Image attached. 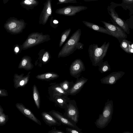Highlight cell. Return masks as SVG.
Returning a JSON list of instances; mask_svg holds the SVG:
<instances>
[{
  "label": "cell",
  "instance_id": "1",
  "mask_svg": "<svg viewBox=\"0 0 133 133\" xmlns=\"http://www.w3.org/2000/svg\"><path fill=\"white\" fill-rule=\"evenodd\" d=\"M81 35L80 29H78L73 34L59 52L58 58L66 57L72 54L77 49H82L84 44L79 42Z\"/></svg>",
  "mask_w": 133,
  "mask_h": 133
},
{
  "label": "cell",
  "instance_id": "2",
  "mask_svg": "<svg viewBox=\"0 0 133 133\" xmlns=\"http://www.w3.org/2000/svg\"><path fill=\"white\" fill-rule=\"evenodd\" d=\"M110 45V43L105 42L99 47L98 44H93L89 45L88 52L93 66H99L103 62V59L106 56Z\"/></svg>",
  "mask_w": 133,
  "mask_h": 133
},
{
  "label": "cell",
  "instance_id": "3",
  "mask_svg": "<svg viewBox=\"0 0 133 133\" xmlns=\"http://www.w3.org/2000/svg\"><path fill=\"white\" fill-rule=\"evenodd\" d=\"M113 109V101L108 99L105 103L102 114L99 115L98 118L94 123L97 128L103 129L108 125L112 118Z\"/></svg>",
  "mask_w": 133,
  "mask_h": 133
},
{
  "label": "cell",
  "instance_id": "4",
  "mask_svg": "<svg viewBox=\"0 0 133 133\" xmlns=\"http://www.w3.org/2000/svg\"><path fill=\"white\" fill-rule=\"evenodd\" d=\"M51 39L48 34H43L42 32H34L30 34L23 43L21 45V50H25Z\"/></svg>",
  "mask_w": 133,
  "mask_h": 133
},
{
  "label": "cell",
  "instance_id": "5",
  "mask_svg": "<svg viewBox=\"0 0 133 133\" xmlns=\"http://www.w3.org/2000/svg\"><path fill=\"white\" fill-rule=\"evenodd\" d=\"M26 23L23 19H18L11 17L6 21L4 27L6 31L12 34H18L22 32L25 28Z\"/></svg>",
  "mask_w": 133,
  "mask_h": 133
},
{
  "label": "cell",
  "instance_id": "6",
  "mask_svg": "<svg viewBox=\"0 0 133 133\" xmlns=\"http://www.w3.org/2000/svg\"><path fill=\"white\" fill-rule=\"evenodd\" d=\"M65 110L63 115L77 123L78 121L79 111L75 100L70 99Z\"/></svg>",
  "mask_w": 133,
  "mask_h": 133
},
{
  "label": "cell",
  "instance_id": "7",
  "mask_svg": "<svg viewBox=\"0 0 133 133\" xmlns=\"http://www.w3.org/2000/svg\"><path fill=\"white\" fill-rule=\"evenodd\" d=\"M105 28L111 33V36L118 39L120 43L122 40L127 37V34L120 27L105 21H101Z\"/></svg>",
  "mask_w": 133,
  "mask_h": 133
},
{
  "label": "cell",
  "instance_id": "8",
  "mask_svg": "<svg viewBox=\"0 0 133 133\" xmlns=\"http://www.w3.org/2000/svg\"><path fill=\"white\" fill-rule=\"evenodd\" d=\"M87 9L86 6H83L69 5L56 9V13L66 16H72L81 11Z\"/></svg>",
  "mask_w": 133,
  "mask_h": 133
},
{
  "label": "cell",
  "instance_id": "9",
  "mask_svg": "<svg viewBox=\"0 0 133 133\" xmlns=\"http://www.w3.org/2000/svg\"><path fill=\"white\" fill-rule=\"evenodd\" d=\"M85 70L84 63L80 59L75 60L71 64L69 68L70 74L72 77L79 78L81 73Z\"/></svg>",
  "mask_w": 133,
  "mask_h": 133
},
{
  "label": "cell",
  "instance_id": "10",
  "mask_svg": "<svg viewBox=\"0 0 133 133\" xmlns=\"http://www.w3.org/2000/svg\"><path fill=\"white\" fill-rule=\"evenodd\" d=\"M49 112L59 122L63 125L68 126L71 128L77 129L81 131L82 129L79 128L76 125V123L68 118L58 111L54 110L50 111Z\"/></svg>",
  "mask_w": 133,
  "mask_h": 133
},
{
  "label": "cell",
  "instance_id": "11",
  "mask_svg": "<svg viewBox=\"0 0 133 133\" xmlns=\"http://www.w3.org/2000/svg\"><path fill=\"white\" fill-rule=\"evenodd\" d=\"M52 0H46L44 3V7L39 16V23L43 25L47 23L50 16H52Z\"/></svg>",
  "mask_w": 133,
  "mask_h": 133
},
{
  "label": "cell",
  "instance_id": "12",
  "mask_svg": "<svg viewBox=\"0 0 133 133\" xmlns=\"http://www.w3.org/2000/svg\"><path fill=\"white\" fill-rule=\"evenodd\" d=\"M48 93L50 100L54 102L55 98L57 96H69L68 92L64 91L59 83H52L48 88Z\"/></svg>",
  "mask_w": 133,
  "mask_h": 133
},
{
  "label": "cell",
  "instance_id": "13",
  "mask_svg": "<svg viewBox=\"0 0 133 133\" xmlns=\"http://www.w3.org/2000/svg\"><path fill=\"white\" fill-rule=\"evenodd\" d=\"M122 71L113 72L100 79L101 83L112 85L115 84L125 74Z\"/></svg>",
  "mask_w": 133,
  "mask_h": 133
},
{
  "label": "cell",
  "instance_id": "14",
  "mask_svg": "<svg viewBox=\"0 0 133 133\" xmlns=\"http://www.w3.org/2000/svg\"><path fill=\"white\" fill-rule=\"evenodd\" d=\"M88 79L83 76L77 78L71 89L68 92L69 95L75 96L80 92Z\"/></svg>",
  "mask_w": 133,
  "mask_h": 133
},
{
  "label": "cell",
  "instance_id": "15",
  "mask_svg": "<svg viewBox=\"0 0 133 133\" xmlns=\"http://www.w3.org/2000/svg\"><path fill=\"white\" fill-rule=\"evenodd\" d=\"M16 107L18 110L26 117L40 125H41V121L36 117L32 112L28 108H26L22 103H17Z\"/></svg>",
  "mask_w": 133,
  "mask_h": 133
},
{
  "label": "cell",
  "instance_id": "16",
  "mask_svg": "<svg viewBox=\"0 0 133 133\" xmlns=\"http://www.w3.org/2000/svg\"><path fill=\"white\" fill-rule=\"evenodd\" d=\"M31 72H29L27 74L24 76V74L20 75L15 74L14 76V86L15 88L24 87L28 83Z\"/></svg>",
  "mask_w": 133,
  "mask_h": 133
},
{
  "label": "cell",
  "instance_id": "17",
  "mask_svg": "<svg viewBox=\"0 0 133 133\" xmlns=\"http://www.w3.org/2000/svg\"><path fill=\"white\" fill-rule=\"evenodd\" d=\"M110 15L113 20L128 34H130V29L127 23L124 20L121 19L112 9L110 10Z\"/></svg>",
  "mask_w": 133,
  "mask_h": 133
},
{
  "label": "cell",
  "instance_id": "18",
  "mask_svg": "<svg viewBox=\"0 0 133 133\" xmlns=\"http://www.w3.org/2000/svg\"><path fill=\"white\" fill-rule=\"evenodd\" d=\"M38 56L35 64L36 66L38 65L40 67L48 63L51 58V56L49 52L44 49L40 50L38 54Z\"/></svg>",
  "mask_w": 133,
  "mask_h": 133
},
{
  "label": "cell",
  "instance_id": "19",
  "mask_svg": "<svg viewBox=\"0 0 133 133\" xmlns=\"http://www.w3.org/2000/svg\"><path fill=\"white\" fill-rule=\"evenodd\" d=\"M41 115L42 119L46 125L49 126H59L61 125V123L59 122L49 112L44 111L41 113Z\"/></svg>",
  "mask_w": 133,
  "mask_h": 133
},
{
  "label": "cell",
  "instance_id": "20",
  "mask_svg": "<svg viewBox=\"0 0 133 133\" xmlns=\"http://www.w3.org/2000/svg\"><path fill=\"white\" fill-rule=\"evenodd\" d=\"M31 57L28 56L23 57L18 65L19 69H23L26 70H31L34 65L31 63Z\"/></svg>",
  "mask_w": 133,
  "mask_h": 133
},
{
  "label": "cell",
  "instance_id": "21",
  "mask_svg": "<svg viewBox=\"0 0 133 133\" xmlns=\"http://www.w3.org/2000/svg\"><path fill=\"white\" fill-rule=\"evenodd\" d=\"M70 100L68 96H57L55 97L54 102L59 107L65 109Z\"/></svg>",
  "mask_w": 133,
  "mask_h": 133
},
{
  "label": "cell",
  "instance_id": "22",
  "mask_svg": "<svg viewBox=\"0 0 133 133\" xmlns=\"http://www.w3.org/2000/svg\"><path fill=\"white\" fill-rule=\"evenodd\" d=\"M82 22L86 26L94 30L111 36L110 32L105 28L89 22L83 21Z\"/></svg>",
  "mask_w": 133,
  "mask_h": 133
},
{
  "label": "cell",
  "instance_id": "23",
  "mask_svg": "<svg viewBox=\"0 0 133 133\" xmlns=\"http://www.w3.org/2000/svg\"><path fill=\"white\" fill-rule=\"evenodd\" d=\"M59 76V75L56 73L49 72L38 75L36 78L39 80L48 81L56 79Z\"/></svg>",
  "mask_w": 133,
  "mask_h": 133
},
{
  "label": "cell",
  "instance_id": "24",
  "mask_svg": "<svg viewBox=\"0 0 133 133\" xmlns=\"http://www.w3.org/2000/svg\"><path fill=\"white\" fill-rule=\"evenodd\" d=\"M39 3L37 0H22L20 4L22 8L29 10L34 9L38 5Z\"/></svg>",
  "mask_w": 133,
  "mask_h": 133
},
{
  "label": "cell",
  "instance_id": "25",
  "mask_svg": "<svg viewBox=\"0 0 133 133\" xmlns=\"http://www.w3.org/2000/svg\"><path fill=\"white\" fill-rule=\"evenodd\" d=\"M33 99L37 109H39L40 107V97L39 91L37 86L34 84L32 87Z\"/></svg>",
  "mask_w": 133,
  "mask_h": 133
},
{
  "label": "cell",
  "instance_id": "26",
  "mask_svg": "<svg viewBox=\"0 0 133 133\" xmlns=\"http://www.w3.org/2000/svg\"><path fill=\"white\" fill-rule=\"evenodd\" d=\"M98 66V70L102 74L111 70L110 65L107 61L103 62Z\"/></svg>",
  "mask_w": 133,
  "mask_h": 133
},
{
  "label": "cell",
  "instance_id": "27",
  "mask_svg": "<svg viewBox=\"0 0 133 133\" xmlns=\"http://www.w3.org/2000/svg\"><path fill=\"white\" fill-rule=\"evenodd\" d=\"M74 83L73 81L70 82L67 80H65L59 83L62 89L65 91L68 92L71 89Z\"/></svg>",
  "mask_w": 133,
  "mask_h": 133
},
{
  "label": "cell",
  "instance_id": "28",
  "mask_svg": "<svg viewBox=\"0 0 133 133\" xmlns=\"http://www.w3.org/2000/svg\"><path fill=\"white\" fill-rule=\"evenodd\" d=\"M8 119V116L4 113L3 108L0 105V126L5 125Z\"/></svg>",
  "mask_w": 133,
  "mask_h": 133
},
{
  "label": "cell",
  "instance_id": "29",
  "mask_svg": "<svg viewBox=\"0 0 133 133\" xmlns=\"http://www.w3.org/2000/svg\"><path fill=\"white\" fill-rule=\"evenodd\" d=\"M71 29L70 28L65 30L61 34L59 42V46L61 47L68 37L71 32Z\"/></svg>",
  "mask_w": 133,
  "mask_h": 133
},
{
  "label": "cell",
  "instance_id": "30",
  "mask_svg": "<svg viewBox=\"0 0 133 133\" xmlns=\"http://www.w3.org/2000/svg\"><path fill=\"white\" fill-rule=\"evenodd\" d=\"M129 41L126 39L123 40L120 43V47L124 51L128 53Z\"/></svg>",
  "mask_w": 133,
  "mask_h": 133
},
{
  "label": "cell",
  "instance_id": "31",
  "mask_svg": "<svg viewBox=\"0 0 133 133\" xmlns=\"http://www.w3.org/2000/svg\"><path fill=\"white\" fill-rule=\"evenodd\" d=\"M50 26L52 28H56L59 24L58 21L53 17H51L50 21Z\"/></svg>",
  "mask_w": 133,
  "mask_h": 133
},
{
  "label": "cell",
  "instance_id": "32",
  "mask_svg": "<svg viewBox=\"0 0 133 133\" xmlns=\"http://www.w3.org/2000/svg\"><path fill=\"white\" fill-rule=\"evenodd\" d=\"M66 130L67 132L69 133H83L79 130L75 128L67 127Z\"/></svg>",
  "mask_w": 133,
  "mask_h": 133
},
{
  "label": "cell",
  "instance_id": "33",
  "mask_svg": "<svg viewBox=\"0 0 133 133\" xmlns=\"http://www.w3.org/2000/svg\"><path fill=\"white\" fill-rule=\"evenodd\" d=\"M77 0H58L57 4L68 3H76Z\"/></svg>",
  "mask_w": 133,
  "mask_h": 133
},
{
  "label": "cell",
  "instance_id": "34",
  "mask_svg": "<svg viewBox=\"0 0 133 133\" xmlns=\"http://www.w3.org/2000/svg\"><path fill=\"white\" fill-rule=\"evenodd\" d=\"M128 54H133V43L130 41L128 42Z\"/></svg>",
  "mask_w": 133,
  "mask_h": 133
},
{
  "label": "cell",
  "instance_id": "35",
  "mask_svg": "<svg viewBox=\"0 0 133 133\" xmlns=\"http://www.w3.org/2000/svg\"><path fill=\"white\" fill-rule=\"evenodd\" d=\"M48 133H65V132L56 129V128L54 127V128L52 127V129L49 131Z\"/></svg>",
  "mask_w": 133,
  "mask_h": 133
},
{
  "label": "cell",
  "instance_id": "36",
  "mask_svg": "<svg viewBox=\"0 0 133 133\" xmlns=\"http://www.w3.org/2000/svg\"><path fill=\"white\" fill-rule=\"evenodd\" d=\"M8 93L6 90L0 89V97H6L8 96Z\"/></svg>",
  "mask_w": 133,
  "mask_h": 133
},
{
  "label": "cell",
  "instance_id": "37",
  "mask_svg": "<svg viewBox=\"0 0 133 133\" xmlns=\"http://www.w3.org/2000/svg\"><path fill=\"white\" fill-rule=\"evenodd\" d=\"M20 50L19 47L18 45H16L14 49V51L15 53L16 54H17L18 53Z\"/></svg>",
  "mask_w": 133,
  "mask_h": 133
},
{
  "label": "cell",
  "instance_id": "38",
  "mask_svg": "<svg viewBox=\"0 0 133 133\" xmlns=\"http://www.w3.org/2000/svg\"><path fill=\"white\" fill-rule=\"evenodd\" d=\"M125 2L128 3H132L133 2V0H123Z\"/></svg>",
  "mask_w": 133,
  "mask_h": 133
},
{
  "label": "cell",
  "instance_id": "39",
  "mask_svg": "<svg viewBox=\"0 0 133 133\" xmlns=\"http://www.w3.org/2000/svg\"><path fill=\"white\" fill-rule=\"evenodd\" d=\"M9 0H3V3L4 4H6L8 2Z\"/></svg>",
  "mask_w": 133,
  "mask_h": 133
},
{
  "label": "cell",
  "instance_id": "40",
  "mask_svg": "<svg viewBox=\"0 0 133 133\" xmlns=\"http://www.w3.org/2000/svg\"><path fill=\"white\" fill-rule=\"evenodd\" d=\"M84 1L86 2H90L92 1H96L99 0H84Z\"/></svg>",
  "mask_w": 133,
  "mask_h": 133
},
{
  "label": "cell",
  "instance_id": "41",
  "mask_svg": "<svg viewBox=\"0 0 133 133\" xmlns=\"http://www.w3.org/2000/svg\"><path fill=\"white\" fill-rule=\"evenodd\" d=\"M131 133V132H129V131H125V132H123V133Z\"/></svg>",
  "mask_w": 133,
  "mask_h": 133
}]
</instances>
